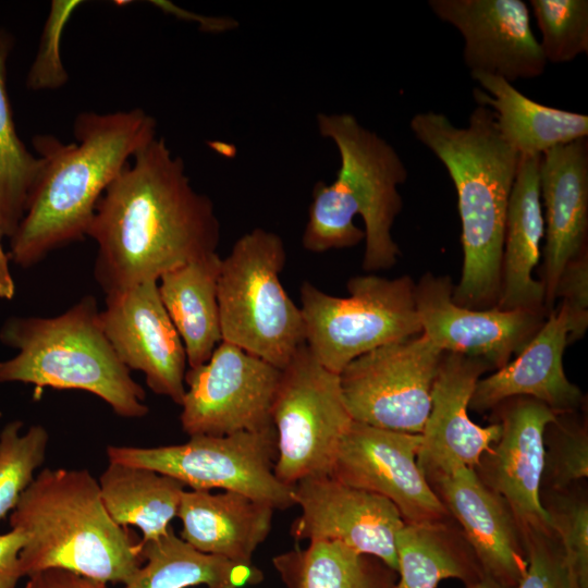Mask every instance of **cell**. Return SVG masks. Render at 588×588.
I'll return each instance as SVG.
<instances>
[{
	"label": "cell",
	"mask_w": 588,
	"mask_h": 588,
	"mask_svg": "<svg viewBox=\"0 0 588 588\" xmlns=\"http://www.w3.org/2000/svg\"><path fill=\"white\" fill-rule=\"evenodd\" d=\"M88 237L97 244L94 275L106 295L213 253L220 223L211 199L191 184L163 137L143 146L99 199Z\"/></svg>",
	"instance_id": "obj_1"
},
{
	"label": "cell",
	"mask_w": 588,
	"mask_h": 588,
	"mask_svg": "<svg viewBox=\"0 0 588 588\" xmlns=\"http://www.w3.org/2000/svg\"><path fill=\"white\" fill-rule=\"evenodd\" d=\"M75 140L36 135L44 168L25 215L9 238V258L28 268L56 249L88 237L97 204L132 157L157 137V122L140 108L81 112Z\"/></svg>",
	"instance_id": "obj_2"
},
{
	"label": "cell",
	"mask_w": 588,
	"mask_h": 588,
	"mask_svg": "<svg viewBox=\"0 0 588 588\" xmlns=\"http://www.w3.org/2000/svg\"><path fill=\"white\" fill-rule=\"evenodd\" d=\"M409 128L445 167L456 189L463 265L452 298L471 309L492 308L500 296L506 211L519 154L482 105L462 127L443 113L426 111L411 119Z\"/></svg>",
	"instance_id": "obj_3"
},
{
	"label": "cell",
	"mask_w": 588,
	"mask_h": 588,
	"mask_svg": "<svg viewBox=\"0 0 588 588\" xmlns=\"http://www.w3.org/2000/svg\"><path fill=\"white\" fill-rule=\"evenodd\" d=\"M10 526L27 538L23 577L61 568L125 585L144 563L140 540L111 518L87 469L44 468L10 513Z\"/></svg>",
	"instance_id": "obj_4"
},
{
	"label": "cell",
	"mask_w": 588,
	"mask_h": 588,
	"mask_svg": "<svg viewBox=\"0 0 588 588\" xmlns=\"http://www.w3.org/2000/svg\"><path fill=\"white\" fill-rule=\"evenodd\" d=\"M0 341L17 351L0 362V382L87 391L121 417L148 414L146 393L108 341L93 295L54 317L11 316Z\"/></svg>",
	"instance_id": "obj_5"
},
{
	"label": "cell",
	"mask_w": 588,
	"mask_h": 588,
	"mask_svg": "<svg viewBox=\"0 0 588 588\" xmlns=\"http://www.w3.org/2000/svg\"><path fill=\"white\" fill-rule=\"evenodd\" d=\"M282 238L257 228L221 260L218 303L222 341L283 369L305 345L301 308L283 289Z\"/></svg>",
	"instance_id": "obj_6"
},
{
	"label": "cell",
	"mask_w": 588,
	"mask_h": 588,
	"mask_svg": "<svg viewBox=\"0 0 588 588\" xmlns=\"http://www.w3.org/2000/svg\"><path fill=\"white\" fill-rule=\"evenodd\" d=\"M348 296L330 295L310 282L301 285L305 344L314 357L340 375L359 356L422 332L409 275L352 277Z\"/></svg>",
	"instance_id": "obj_7"
},
{
	"label": "cell",
	"mask_w": 588,
	"mask_h": 588,
	"mask_svg": "<svg viewBox=\"0 0 588 588\" xmlns=\"http://www.w3.org/2000/svg\"><path fill=\"white\" fill-rule=\"evenodd\" d=\"M277 437L274 474L293 487L308 477L330 476L353 418L340 375L323 367L306 344L281 369L271 412Z\"/></svg>",
	"instance_id": "obj_8"
},
{
	"label": "cell",
	"mask_w": 588,
	"mask_h": 588,
	"mask_svg": "<svg viewBox=\"0 0 588 588\" xmlns=\"http://www.w3.org/2000/svg\"><path fill=\"white\" fill-rule=\"evenodd\" d=\"M109 462L168 475L192 490L235 491L285 510L294 505L293 487L274 474V428L229 436H192L181 444L155 448L109 445Z\"/></svg>",
	"instance_id": "obj_9"
},
{
	"label": "cell",
	"mask_w": 588,
	"mask_h": 588,
	"mask_svg": "<svg viewBox=\"0 0 588 588\" xmlns=\"http://www.w3.org/2000/svg\"><path fill=\"white\" fill-rule=\"evenodd\" d=\"M320 136L336 146L341 166L338 180L350 193L365 224L363 268H392L401 250L392 226L403 201L397 186L407 180V169L395 148L350 113H318Z\"/></svg>",
	"instance_id": "obj_10"
},
{
	"label": "cell",
	"mask_w": 588,
	"mask_h": 588,
	"mask_svg": "<svg viewBox=\"0 0 588 588\" xmlns=\"http://www.w3.org/2000/svg\"><path fill=\"white\" fill-rule=\"evenodd\" d=\"M443 354L420 333L351 362L340 373V382L353 420L421 434Z\"/></svg>",
	"instance_id": "obj_11"
},
{
	"label": "cell",
	"mask_w": 588,
	"mask_h": 588,
	"mask_svg": "<svg viewBox=\"0 0 588 588\" xmlns=\"http://www.w3.org/2000/svg\"><path fill=\"white\" fill-rule=\"evenodd\" d=\"M281 369L221 341L210 358L185 372L182 429L192 436H229L273 428L271 412Z\"/></svg>",
	"instance_id": "obj_12"
},
{
	"label": "cell",
	"mask_w": 588,
	"mask_h": 588,
	"mask_svg": "<svg viewBox=\"0 0 588 588\" xmlns=\"http://www.w3.org/2000/svg\"><path fill=\"white\" fill-rule=\"evenodd\" d=\"M421 434L353 420L339 445L330 476L392 502L405 524L452 518L417 465Z\"/></svg>",
	"instance_id": "obj_13"
},
{
	"label": "cell",
	"mask_w": 588,
	"mask_h": 588,
	"mask_svg": "<svg viewBox=\"0 0 588 588\" xmlns=\"http://www.w3.org/2000/svg\"><path fill=\"white\" fill-rule=\"evenodd\" d=\"M293 489L301 509L291 526L294 539L340 542L397 573L395 539L405 523L392 502L331 476L302 479Z\"/></svg>",
	"instance_id": "obj_14"
},
{
	"label": "cell",
	"mask_w": 588,
	"mask_h": 588,
	"mask_svg": "<svg viewBox=\"0 0 588 588\" xmlns=\"http://www.w3.org/2000/svg\"><path fill=\"white\" fill-rule=\"evenodd\" d=\"M453 287L450 277L430 272L415 283L421 333L443 353L480 358L494 370L522 352L548 316L528 309L463 307L453 301Z\"/></svg>",
	"instance_id": "obj_15"
},
{
	"label": "cell",
	"mask_w": 588,
	"mask_h": 588,
	"mask_svg": "<svg viewBox=\"0 0 588 588\" xmlns=\"http://www.w3.org/2000/svg\"><path fill=\"white\" fill-rule=\"evenodd\" d=\"M556 414L540 401L515 396L492 409L499 440L485 451L474 468L480 481L511 509L520 532H553L540 502L543 432Z\"/></svg>",
	"instance_id": "obj_16"
},
{
	"label": "cell",
	"mask_w": 588,
	"mask_h": 588,
	"mask_svg": "<svg viewBox=\"0 0 588 588\" xmlns=\"http://www.w3.org/2000/svg\"><path fill=\"white\" fill-rule=\"evenodd\" d=\"M100 322L119 359L130 370L143 372L152 392L181 405L186 352L162 304L158 282L106 295Z\"/></svg>",
	"instance_id": "obj_17"
},
{
	"label": "cell",
	"mask_w": 588,
	"mask_h": 588,
	"mask_svg": "<svg viewBox=\"0 0 588 588\" xmlns=\"http://www.w3.org/2000/svg\"><path fill=\"white\" fill-rule=\"evenodd\" d=\"M441 21L464 38L469 74H489L513 83L540 76L547 61L523 0H429Z\"/></svg>",
	"instance_id": "obj_18"
},
{
	"label": "cell",
	"mask_w": 588,
	"mask_h": 588,
	"mask_svg": "<svg viewBox=\"0 0 588 588\" xmlns=\"http://www.w3.org/2000/svg\"><path fill=\"white\" fill-rule=\"evenodd\" d=\"M491 367L480 358L444 353L431 390V406L421 432L417 465L425 479L461 467L475 468L501 436L499 422H474L469 402L476 383Z\"/></svg>",
	"instance_id": "obj_19"
},
{
	"label": "cell",
	"mask_w": 588,
	"mask_h": 588,
	"mask_svg": "<svg viewBox=\"0 0 588 588\" xmlns=\"http://www.w3.org/2000/svg\"><path fill=\"white\" fill-rule=\"evenodd\" d=\"M427 482L457 522L485 575L515 588L527 568L520 528L506 502L474 468L436 474Z\"/></svg>",
	"instance_id": "obj_20"
},
{
	"label": "cell",
	"mask_w": 588,
	"mask_h": 588,
	"mask_svg": "<svg viewBox=\"0 0 588 588\" xmlns=\"http://www.w3.org/2000/svg\"><path fill=\"white\" fill-rule=\"evenodd\" d=\"M539 184L546 235L541 282L549 314L563 269L588 250V137L546 150Z\"/></svg>",
	"instance_id": "obj_21"
},
{
	"label": "cell",
	"mask_w": 588,
	"mask_h": 588,
	"mask_svg": "<svg viewBox=\"0 0 588 588\" xmlns=\"http://www.w3.org/2000/svg\"><path fill=\"white\" fill-rule=\"evenodd\" d=\"M569 330L568 310L561 303L549 311L540 330L514 360L478 380L469 411L486 413L507 399L527 396L555 414L578 412L584 394L567 379L563 367Z\"/></svg>",
	"instance_id": "obj_22"
},
{
	"label": "cell",
	"mask_w": 588,
	"mask_h": 588,
	"mask_svg": "<svg viewBox=\"0 0 588 588\" xmlns=\"http://www.w3.org/2000/svg\"><path fill=\"white\" fill-rule=\"evenodd\" d=\"M540 158L519 156L506 211L500 296L495 306L500 309L547 313L543 283L532 275L539 262L540 244L544 235L539 184Z\"/></svg>",
	"instance_id": "obj_23"
},
{
	"label": "cell",
	"mask_w": 588,
	"mask_h": 588,
	"mask_svg": "<svg viewBox=\"0 0 588 588\" xmlns=\"http://www.w3.org/2000/svg\"><path fill=\"white\" fill-rule=\"evenodd\" d=\"M274 509L235 491L184 490L176 517L180 537L200 552L252 564L268 537Z\"/></svg>",
	"instance_id": "obj_24"
},
{
	"label": "cell",
	"mask_w": 588,
	"mask_h": 588,
	"mask_svg": "<svg viewBox=\"0 0 588 588\" xmlns=\"http://www.w3.org/2000/svg\"><path fill=\"white\" fill-rule=\"evenodd\" d=\"M470 76L481 87L473 91L475 101L493 111L499 130L519 156H541L554 146L588 137V115L539 103L502 77Z\"/></svg>",
	"instance_id": "obj_25"
},
{
	"label": "cell",
	"mask_w": 588,
	"mask_h": 588,
	"mask_svg": "<svg viewBox=\"0 0 588 588\" xmlns=\"http://www.w3.org/2000/svg\"><path fill=\"white\" fill-rule=\"evenodd\" d=\"M222 258L213 253L164 273L162 304L185 347L188 368L205 364L222 341L218 281Z\"/></svg>",
	"instance_id": "obj_26"
},
{
	"label": "cell",
	"mask_w": 588,
	"mask_h": 588,
	"mask_svg": "<svg viewBox=\"0 0 588 588\" xmlns=\"http://www.w3.org/2000/svg\"><path fill=\"white\" fill-rule=\"evenodd\" d=\"M143 565L123 588H242L258 584L262 573L252 564L198 551L173 528L142 541Z\"/></svg>",
	"instance_id": "obj_27"
},
{
	"label": "cell",
	"mask_w": 588,
	"mask_h": 588,
	"mask_svg": "<svg viewBox=\"0 0 588 588\" xmlns=\"http://www.w3.org/2000/svg\"><path fill=\"white\" fill-rule=\"evenodd\" d=\"M395 547L400 579L392 588H437L446 578L469 585L485 575L453 518L404 524L396 535Z\"/></svg>",
	"instance_id": "obj_28"
},
{
	"label": "cell",
	"mask_w": 588,
	"mask_h": 588,
	"mask_svg": "<svg viewBox=\"0 0 588 588\" xmlns=\"http://www.w3.org/2000/svg\"><path fill=\"white\" fill-rule=\"evenodd\" d=\"M98 485L111 518L122 527L136 526L142 541L167 532L185 490L173 477L117 462H109Z\"/></svg>",
	"instance_id": "obj_29"
},
{
	"label": "cell",
	"mask_w": 588,
	"mask_h": 588,
	"mask_svg": "<svg viewBox=\"0 0 588 588\" xmlns=\"http://www.w3.org/2000/svg\"><path fill=\"white\" fill-rule=\"evenodd\" d=\"M286 588H392L394 572L335 541H309L273 558Z\"/></svg>",
	"instance_id": "obj_30"
},
{
	"label": "cell",
	"mask_w": 588,
	"mask_h": 588,
	"mask_svg": "<svg viewBox=\"0 0 588 588\" xmlns=\"http://www.w3.org/2000/svg\"><path fill=\"white\" fill-rule=\"evenodd\" d=\"M15 39L0 28V231L11 237L22 221L30 194L44 168L20 138L7 88L8 60Z\"/></svg>",
	"instance_id": "obj_31"
},
{
	"label": "cell",
	"mask_w": 588,
	"mask_h": 588,
	"mask_svg": "<svg viewBox=\"0 0 588 588\" xmlns=\"http://www.w3.org/2000/svg\"><path fill=\"white\" fill-rule=\"evenodd\" d=\"M541 487L562 490L588 477V426L578 412L556 414L543 432Z\"/></svg>",
	"instance_id": "obj_32"
},
{
	"label": "cell",
	"mask_w": 588,
	"mask_h": 588,
	"mask_svg": "<svg viewBox=\"0 0 588 588\" xmlns=\"http://www.w3.org/2000/svg\"><path fill=\"white\" fill-rule=\"evenodd\" d=\"M22 427V421L12 420L0 431V522L14 510L46 456V428L33 425L21 433Z\"/></svg>",
	"instance_id": "obj_33"
},
{
	"label": "cell",
	"mask_w": 588,
	"mask_h": 588,
	"mask_svg": "<svg viewBox=\"0 0 588 588\" xmlns=\"http://www.w3.org/2000/svg\"><path fill=\"white\" fill-rule=\"evenodd\" d=\"M547 63H565L588 52L587 0H530Z\"/></svg>",
	"instance_id": "obj_34"
},
{
	"label": "cell",
	"mask_w": 588,
	"mask_h": 588,
	"mask_svg": "<svg viewBox=\"0 0 588 588\" xmlns=\"http://www.w3.org/2000/svg\"><path fill=\"white\" fill-rule=\"evenodd\" d=\"M540 502L566 560L588 588V497L580 482L562 490L540 489Z\"/></svg>",
	"instance_id": "obj_35"
},
{
	"label": "cell",
	"mask_w": 588,
	"mask_h": 588,
	"mask_svg": "<svg viewBox=\"0 0 588 588\" xmlns=\"http://www.w3.org/2000/svg\"><path fill=\"white\" fill-rule=\"evenodd\" d=\"M354 217L333 182H317L302 236L303 247L311 253H324L359 244L365 240V232L355 225Z\"/></svg>",
	"instance_id": "obj_36"
},
{
	"label": "cell",
	"mask_w": 588,
	"mask_h": 588,
	"mask_svg": "<svg viewBox=\"0 0 588 588\" xmlns=\"http://www.w3.org/2000/svg\"><path fill=\"white\" fill-rule=\"evenodd\" d=\"M527 568L515 588H583L554 532H522Z\"/></svg>",
	"instance_id": "obj_37"
},
{
	"label": "cell",
	"mask_w": 588,
	"mask_h": 588,
	"mask_svg": "<svg viewBox=\"0 0 588 588\" xmlns=\"http://www.w3.org/2000/svg\"><path fill=\"white\" fill-rule=\"evenodd\" d=\"M82 3L79 0L51 2L38 50L26 77L28 89H58L66 84L69 76L60 56L61 36L71 15Z\"/></svg>",
	"instance_id": "obj_38"
},
{
	"label": "cell",
	"mask_w": 588,
	"mask_h": 588,
	"mask_svg": "<svg viewBox=\"0 0 588 588\" xmlns=\"http://www.w3.org/2000/svg\"><path fill=\"white\" fill-rule=\"evenodd\" d=\"M569 318L568 344L584 338L588 328V250L571 260L563 269L555 289Z\"/></svg>",
	"instance_id": "obj_39"
},
{
	"label": "cell",
	"mask_w": 588,
	"mask_h": 588,
	"mask_svg": "<svg viewBox=\"0 0 588 588\" xmlns=\"http://www.w3.org/2000/svg\"><path fill=\"white\" fill-rule=\"evenodd\" d=\"M26 541V535L16 528L0 535V588H15L23 577L20 553Z\"/></svg>",
	"instance_id": "obj_40"
},
{
	"label": "cell",
	"mask_w": 588,
	"mask_h": 588,
	"mask_svg": "<svg viewBox=\"0 0 588 588\" xmlns=\"http://www.w3.org/2000/svg\"><path fill=\"white\" fill-rule=\"evenodd\" d=\"M24 588H109L108 584L76 573L49 568L28 577Z\"/></svg>",
	"instance_id": "obj_41"
},
{
	"label": "cell",
	"mask_w": 588,
	"mask_h": 588,
	"mask_svg": "<svg viewBox=\"0 0 588 588\" xmlns=\"http://www.w3.org/2000/svg\"><path fill=\"white\" fill-rule=\"evenodd\" d=\"M2 237L0 231V298L12 299L15 294V284L10 271V258L1 242Z\"/></svg>",
	"instance_id": "obj_42"
},
{
	"label": "cell",
	"mask_w": 588,
	"mask_h": 588,
	"mask_svg": "<svg viewBox=\"0 0 588 588\" xmlns=\"http://www.w3.org/2000/svg\"><path fill=\"white\" fill-rule=\"evenodd\" d=\"M465 588H512L504 586L493 578L489 577L488 575H483L479 580L466 585Z\"/></svg>",
	"instance_id": "obj_43"
}]
</instances>
